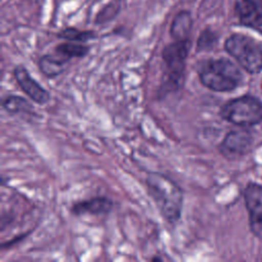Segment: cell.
<instances>
[{"instance_id":"cell-12","label":"cell","mask_w":262,"mask_h":262,"mask_svg":"<svg viewBox=\"0 0 262 262\" xmlns=\"http://www.w3.org/2000/svg\"><path fill=\"white\" fill-rule=\"evenodd\" d=\"M68 59L54 52V54H45L39 59V69L47 78H54L66 71Z\"/></svg>"},{"instance_id":"cell-7","label":"cell","mask_w":262,"mask_h":262,"mask_svg":"<svg viewBox=\"0 0 262 262\" xmlns=\"http://www.w3.org/2000/svg\"><path fill=\"white\" fill-rule=\"evenodd\" d=\"M253 143V136L248 130L229 131L219 145V151L228 160H236L247 155Z\"/></svg>"},{"instance_id":"cell-18","label":"cell","mask_w":262,"mask_h":262,"mask_svg":"<svg viewBox=\"0 0 262 262\" xmlns=\"http://www.w3.org/2000/svg\"><path fill=\"white\" fill-rule=\"evenodd\" d=\"M156 260L162 261V258H159V257H152V258H151V261H156Z\"/></svg>"},{"instance_id":"cell-2","label":"cell","mask_w":262,"mask_h":262,"mask_svg":"<svg viewBox=\"0 0 262 262\" xmlns=\"http://www.w3.org/2000/svg\"><path fill=\"white\" fill-rule=\"evenodd\" d=\"M191 48L190 38L174 40L167 44L162 50V59L166 70L163 74L162 83L159 88V97L179 91L184 84V70L186 58Z\"/></svg>"},{"instance_id":"cell-1","label":"cell","mask_w":262,"mask_h":262,"mask_svg":"<svg viewBox=\"0 0 262 262\" xmlns=\"http://www.w3.org/2000/svg\"><path fill=\"white\" fill-rule=\"evenodd\" d=\"M147 192L156 203L161 215L175 224L181 218L183 207V190L170 177L160 172H148L146 176Z\"/></svg>"},{"instance_id":"cell-3","label":"cell","mask_w":262,"mask_h":262,"mask_svg":"<svg viewBox=\"0 0 262 262\" xmlns=\"http://www.w3.org/2000/svg\"><path fill=\"white\" fill-rule=\"evenodd\" d=\"M201 83L210 90L227 92L239 86L243 76L239 69L229 59L207 58L196 64Z\"/></svg>"},{"instance_id":"cell-14","label":"cell","mask_w":262,"mask_h":262,"mask_svg":"<svg viewBox=\"0 0 262 262\" xmlns=\"http://www.w3.org/2000/svg\"><path fill=\"white\" fill-rule=\"evenodd\" d=\"M56 37L66 41L86 43L97 37L96 33L91 30H79L75 27H66L56 33Z\"/></svg>"},{"instance_id":"cell-15","label":"cell","mask_w":262,"mask_h":262,"mask_svg":"<svg viewBox=\"0 0 262 262\" xmlns=\"http://www.w3.org/2000/svg\"><path fill=\"white\" fill-rule=\"evenodd\" d=\"M122 10V0H111L104 4L96 13L94 24L103 26L113 21Z\"/></svg>"},{"instance_id":"cell-5","label":"cell","mask_w":262,"mask_h":262,"mask_svg":"<svg viewBox=\"0 0 262 262\" xmlns=\"http://www.w3.org/2000/svg\"><path fill=\"white\" fill-rule=\"evenodd\" d=\"M219 115L223 120L237 126H254L262 121V102L251 95L239 96L225 102Z\"/></svg>"},{"instance_id":"cell-11","label":"cell","mask_w":262,"mask_h":262,"mask_svg":"<svg viewBox=\"0 0 262 262\" xmlns=\"http://www.w3.org/2000/svg\"><path fill=\"white\" fill-rule=\"evenodd\" d=\"M193 19L191 12L187 9L179 10L173 17L170 25V36L173 40L188 39L192 30Z\"/></svg>"},{"instance_id":"cell-17","label":"cell","mask_w":262,"mask_h":262,"mask_svg":"<svg viewBox=\"0 0 262 262\" xmlns=\"http://www.w3.org/2000/svg\"><path fill=\"white\" fill-rule=\"evenodd\" d=\"M219 40L218 34L212 30L211 28L204 29L196 40V52H204V51H211L213 50Z\"/></svg>"},{"instance_id":"cell-10","label":"cell","mask_w":262,"mask_h":262,"mask_svg":"<svg viewBox=\"0 0 262 262\" xmlns=\"http://www.w3.org/2000/svg\"><path fill=\"white\" fill-rule=\"evenodd\" d=\"M114 208V202L106 196H95L75 203L72 206V213L76 216L82 215H106Z\"/></svg>"},{"instance_id":"cell-6","label":"cell","mask_w":262,"mask_h":262,"mask_svg":"<svg viewBox=\"0 0 262 262\" xmlns=\"http://www.w3.org/2000/svg\"><path fill=\"white\" fill-rule=\"evenodd\" d=\"M246 208L249 212V224L253 234L262 238V185L250 182L244 189Z\"/></svg>"},{"instance_id":"cell-8","label":"cell","mask_w":262,"mask_h":262,"mask_svg":"<svg viewBox=\"0 0 262 262\" xmlns=\"http://www.w3.org/2000/svg\"><path fill=\"white\" fill-rule=\"evenodd\" d=\"M233 10L242 26L262 34V0H236Z\"/></svg>"},{"instance_id":"cell-9","label":"cell","mask_w":262,"mask_h":262,"mask_svg":"<svg viewBox=\"0 0 262 262\" xmlns=\"http://www.w3.org/2000/svg\"><path fill=\"white\" fill-rule=\"evenodd\" d=\"M13 76L19 88L25 94L38 104H45L49 101V92L33 79L29 71L23 64H18L13 69Z\"/></svg>"},{"instance_id":"cell-4","label":"cell","mask_w":262,"mask_h":262,"mask_svg":"<svg viewBox=\"0 0 262 262\" xmlns=\"http://www.w3.org/2000/svg\"><path fill=\"white\" fill-rule=\"evenodd\" d=\"M225 51L250 74H257L262 70V45L255 38L233 33L224 42Z\"/></svg>"},{"instance_id":"cell-13","label":"cell","mask_w":262,"mask_h":262,"mask_svg":"<svg viewBox=\"0 0 262 262\" xmlns=\"http://www.w3.org/2000/svg\"><path fill=\"white\" fill-rule=\"evenodd\" d=\"M90 47L84 43L66 41L55 46L54 52L61 55L69 61L74 57H84L88 54Z\"/></svg>"},{"instance_id":"cell-16","label":"cell","mask_w":262,"mask_h":262,"mask_svg":"<svg viewBox=\"0 0 262 262\" xmlns=\"http://www.w3.org/2000/svg\"><path fill=\"white\" fill-rule=\"evenodd\" d=\"M2 107L5 112L9 114H19V113H31L32 105L29 101L20 96L8 95L2 100Z\"/></svg>"}]
</instances>
